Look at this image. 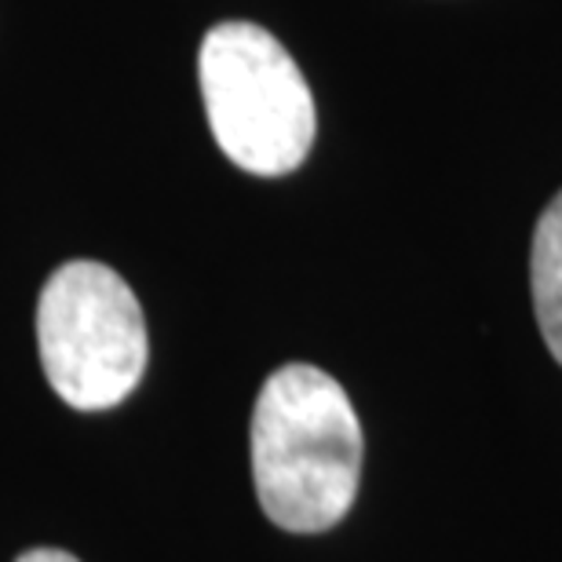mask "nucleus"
Listing matches in <instances>:
<instances>
[{
    "label": "nucleus",
    "instance_id": "nucleus-1",
    "mask_svg": "<svg viewBox=\"0 0 562 562\" xmlns=\"http://www.w3.org/2000/svg\"><path fill=\"white\" fill-rule=\"evenodd\" d=\"M362 479V424L318 366L267 376L252 409V482L263 515L289 533H325L351 512Z\"/></svg>",
    "mask_w": 562,
    "mask_h": 562
},
{
    "label": "nucleus",
    "instance_id": "nucleus-4",
    "mask_svg": "<svg viewBox=\"0 0 562 562\" xmlns=\"http://www.w3.org/2000/svg\"><path fill=\"white\" fill-rule=\"evenodd\" d=\"M530 289L541 336L562 366V190L548 201V209L537 220L530 249Z\"/></svg>",
    "mask_w": 562,
    "mask_h": 562
},
{
    "label": "nucleus",
    "instance_id": "nucleus-5",
    "mask_svg": "<svg viewBox=\"0 0 562 562\" xmlns=\"http://www.w3.org/2000/svg\"><path fill=\"white\" fill-rule=\"evenodd\" d=\"M15 562H81V559H74L70 552H63V548H30V552H22Z\"/></svg>",
    "mask_w": 562,
    "mask_h": 562
},
{
    "label": "nucleus",
    "instance_id": "nucleus-3",
    "mask_svg": "<svg viewBox=\"0 0 562 562\" xmlns=\"http://www.w3.org/2000/svg\"><path fill=\"white\" fill-rule=\"evenodd\" d=\"M37 347L52 391L81 413L121 406L150 358L136 292L114 267L95 260H70L44 281Z\"/></svg>",
    "mask_w": 562,
    "mask_h": 562
},
{
    "label": "nucleus",
    "instance_id": "nucleus-2",
    "mask_svg": "<svg viewBox=\"0 0 562 562\" xmlns=\"http://www.w3.org/2000/svg\"><path fill=\"white\" fill-rule=\"evenodd\" d=\"M209 128L227 161L252 176H289L311 154L314 99L296 59L256 22H220L198 52Z\"/></svg>",
    "mask_w": 562,
    "mask_h": 562
}]
</instances>
